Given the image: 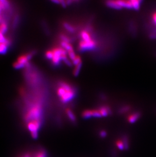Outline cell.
Returning <instances> with one entry per match:
<instances>
[{
	"label": "cell",
	"mask_w": 156,
	"mask_h": 157,
	"mask_svg": "<svg viewBox=\"0 0 156 157\" xmlns=\"http://www.w3.org/2000/svg\"><path fill=\"white\" fill-rule=\"evenodd\" d=\"M42 113V110L41 106L40 105L36 104L28 111L26 116V119L28 121H30V122L41 121Z\"/></svg>",
	"instance_id": "cell-1"
},
{
	"label": "cell",
	"mask_w": 156,
	"mask_h": 157,
	"mask_svg": "<svg viewBox=\"0 0 156 157\" xmlns=\"http://www.w3.org/2000/svg\"><path fill=\"white\" fill-rule=\"evenodd\" d=\"M42 125V121H34L28 123V128L31 133L33 138H37L38 136V131Z\"/></svg>",
	"instance_id": "cell-2"
},
{
	"label": "cell",
	"mask_w": 156,
	"mask_h": 157,
	"mask_svg": "<svg viewBox=\"0 0 156 157\" xmlns=\"http://www.w3.org/2000/svg\"><path fill=\"white\" fill-rule=\"evenodd\" d=\"M96 45V42L93 39L88 42L81 40L79 44V49L81 51H85L89 50H91L95 48Z\"/></svg>",
	"instance_id": "cell-3"
},
{
	"label": "cell",
	"mask_w": 156,
	"mask_h": 157,
	"mask_svg": "<svg viewBox=\"0 0 156 157\" xmlns=\"http://www.w3.org/2000/svg\"><path fill=\"white\" fill-rule=\"evenodd\" d=\"M31 57L32 54H29L22 55L21 57H19L17 61L14 64V68L17 69H20L24 67L25 65H27Z\"/></svg>",
	"instance_id": "cell-4"
},
{
	"label": "cell",
	"mask_w": 156,
	"mask_h": 157,
	"mask_svg": "<svg viewBox=\"0 0 156 157\" xmlns=\"http://www.w3.org/2000/svg\"><path fill=\"white\" fill-rule=\"evenodd\" d=\"M101 117H106L112 113L111 109L108 106H101L98 108Z\"/></svg>",
	"instance_id": "cell-5"
},
{
	"label": "cell",
	"mask_w": 156,
	"mask_h": 157,
	"mask_svg": "<svg viewBox=\"0 0 156 157\" xmlns=\"http://www.w3.org/2000/svg\"><path fill=\"white\" fill-rule=\"evenodd\" d=\"M140 113L136 111L132 113L129 114L127 117V121L130 124H133L136 123L140 117Z\"/></svg>",
	"instance_id": "cell-6"
},
{
	"label": "cell",
	"mask_w": 156,
	"mask_h": 157,
	"mask_svg": "<svg viewBox=\"0 0 156 157\" xmlns=\"http://www.w3.org/2000/svg\"><path fill=\"white\" fill-rule=\"evenodd\" d=\"M151 22L153 26V30L150 34V37L152 38H156V10L152 15Z\"/></svg>",
	"instance_id": "cell-7"
},
{
	"label": "cell",
	"mask_w": 156,
	"mask_h": 157,
	"mask_svg": "<svg viewBox=\"0 0 156 157\" xmlns=\"http://www.w3.org/2000/svg\"><path fill=\"white\" fill-rule=\"evenodd\" d=\"M66 114L68 120L72 123H76L77 121V118L74 112L69 108L66 109Z\"/></svg>",
	"instance_id": "cell-8"
},
{
	"label": "cell",
	"mask_w": 156,
	"mask_h": 157,
	"mask_svg": "<svg viewBox=\"0 0 156 157\" xmlns=\"http://www.w3.org/2000/svg\"><path fill=\"white\" fill-rule=\"evenodd\" d=\"M80 37L82 39V40L84 41L88 42L92 40L90 34L88 33V32L86 30H83V31L81 32L80 33Z\"/></svg>",
	"instance_id": "cell-9"
},
{
	"label": "cell",
	"mask_w": 156,
	"mask_h": 157,
	"mask_svg": "<svg viewBox=\"0 0 156 157\" xmlns=\"http://www.w3.org/2000/svg\"><path fill=\"white\" fill-rule=\"evenodd\" d=\"M82 116L85 119L94 118L93 109H87L83 111Z\"/></svg>",
	"instance_id": "cell-10"
},
{
	"label": "cell",
	"mask_w": 156,
	"mask_h": 157,
	"mask_svg": "<svg viewBox=\"0 0 156 157\" xmlns=\"http://www.w3.org/2000/svg\"><path fill=\"white\" fill-rule=\"evenodd\" d=\"M106 6L111 8L115 9H121L122 8L118 4L116 1H107L105 2Z\"/></svg>",
	"instance_id": "cell-11"
},
{
	"label": "cell",
	"mask_w": 156,
	"mask_h": 157,
	"mask_svg": "<svg viewBox=\"0 0 156 157\" xmlns=\"http://www.w3.org/2000/svg\"><path fill=\"white\" fill-rule=\"evenodd\" d=\"M61 44L62 48L65 49L66 51H67V52L74 50L73 46L71 45V44H70L69 43L62 41Z\"/></svg>",
	"instance_id": "cell-12"
},
{
	"label": "cell",
	"mask_w": 156,
	"mask_h": 157,
	"mask_svg": "<svg viewBox=\"0 0 156 157\" xmlns=\"http://www.w3.org/2000/svg\"><path fill=\"white\" fill-rule=\"evenodd\" d=\"M122 140L124 143L125 146V150H128L130 147V143L129 138L127 135H124L122 138Z\"/></svg>",
	"instance_id": "cell-13"
},
{
	"label": "cell",
	"mask_w": 156,
	"mask_h": 157,
	"mask_svg": "<svg viewBox=\"0 0 156 157\" xmlns=\"http://www.w3.org/2000/svg\"><path fill=\"white\" fill-rule=\"evenodd\" d=\"M10 42L5 43H0V54L5 53L7 49V47L9 45Z\"/></svg>",
	"instance_id": "cell-14"
},
{
	"label": "cell",
	"mask_w": 156,
	"mask_h": 157,
	"mask_svg": "<svg viewBox=\"0 0 156 157\" xmlns=\"http://www.w3.org/2000/svg\"><path fill=\"white\" fill-rule=\"evenodd\" d=\"M116 145L117 148L120 151L125 150V146L122 139H118L116 141Z\"/></svg>",
	"instance_id": "cell-15"
},
{
	"label": "cell",
	"mask_w": 156,
	"mask_h": 157,
	"mask_svg": "<svg viewBox=\"0 0 156 157\" xmlns=\"http://www.w3.org/2000/svg\"><path fill=\"white\" fill-rule=\"evenodd\" d=\"M33 157H47V152L43 149L40 150L35 154Z\"/></svg>",
	"instance_id": "cell-16"
},
{
	"label": "cell",
	"mask_w": 156,
	"mask_h": 157,
	"mask_svg": "<svg viewBox=\"0 0 156 157\" xmlns=\"http://www.w3.org/2000/svg\"><path fill=\"white\" fill-rule=\"evenodd\" d=\"M63 27L67 31L69 32L70 33H74L75 32V28L68 23H64Z\"/></svg>",
	"instance_id": "cell-17"
},
{
	"label": "cell",
	"mask_w": 156,
	"mask_h": 157,
	"mask_svg": "<svg viewBox=\"0 0 156 157\" xmlns=\"http://www.w3.org/2000/svg\"><path fill=\"white\" fill-rule=\"evenodd\" d=\"M133 9L134 10H138L140 8V6L141 5V1H131Z\"/></svg>",
	"instance_id": "cell-18"
},
{
	"label": "cell",
	"mask_w": 156,
	"mask_h": 157,
	"mask_svg": "<svg viewBox=\"0 0 156 157\" xmlns=\"http://www.w3.org/2000/svg\"><path fill=\"white\" fill-rule=\"evenodd\" d=\"M82 66V62L80 63L79 64H78V65L75 66V69H74V72H73L74 75L75 76H77L79 74V72H80V71L81 70Z\"/></svg>",
	"instance_id": "cell-19"
},
{
	"label": "cell",
	"mask_w": 156,
	"mask_h": 157,
	"mask_svg": "<svg viewBox=\"0 0 156 157\" xmlns=\"http://www.w3.org/2000/svg\"><path fill=\"white\" fill-rule=\"evenodd\" d=\"M7 30V25L5 22H2L0 24V32L4 34Z\"/></svg>",
	"instance_id": "cell-20"
},
{
	"label": "cell",
	"mask_w": 156,
	"mask_h": 157,
	"mask_svg": "<svg viewBox=\"0 0 156 157\" xmlns=\"http://www.w3.org/2000/svg\"><path fill=\"white\" fill-rule=\"evenodd\" d=\"M107 135V131L105 130H101L99 132V136L101 138H104L106 137Z\"/></svg>",
	"instance_id": "cell-21"
},
{
	"label": "cell",
	"mask_w": 156,
	"mask_h": 157,
	"mask_svg": "<svg viewBox=\"0 0 156 157\" xmlns=\"http://www.w3.org/2000/svg\"><path fill=\"white\" fill-rule=\"evenodd\" d=\"M72 62L73 63V64L76 66L77 65H78V64H79L80 63H82V61L81 58H80V57L79 56H76L75 59L72 61Z\"/></svg>",
	"instance_id": "cell-22"
},
{
	"label": "cell",
	"mask_w": 156,
	"mask_h": 157,
	"mask_svg": "<svg viewBox=\"0 0 156 157\" xmlns=\"http://www.w3.org/2000/svg\"><path fill=\"white\" fill-rule=\"evenodd\" d=\"M130 110V107L128 106H124L122 107V108H121L119 110V112L120 113H124L127 112V111H128Z\"/></svg>",
	"instance_id": "cell-23"
},
{
	"label": "cell",
	"mask_w": 156,
	"mask_h": 157,
	"mask_svg": "<svg viewBox=\"0 0 156 157\" xmlns=\"http://www.w3.org/2000/svg\"><path fill=\"white\" fill-rule=\"evenodd\" d=\"M53 56V53L52 50H48L46 53V57L49 60H52Z\"/></svg>",
	"instance_id": "cell-24"
},
{
	"label": "cell",
	"mask_w": 156,
	"mask_h": 157,
	"mask_svg": "<svg viewBox=\"0 0 156 157\" xmlns=\"http://www.w3.org/2000/svg\"><path fill=\"white\" fill-rule=\"evenodd\" d=\"M9 41L7 40L4 36L3 34L0 32V43H5L8 42Z\"/></svg>",
	"instance_id": "cell-25"
}]
</instances>
